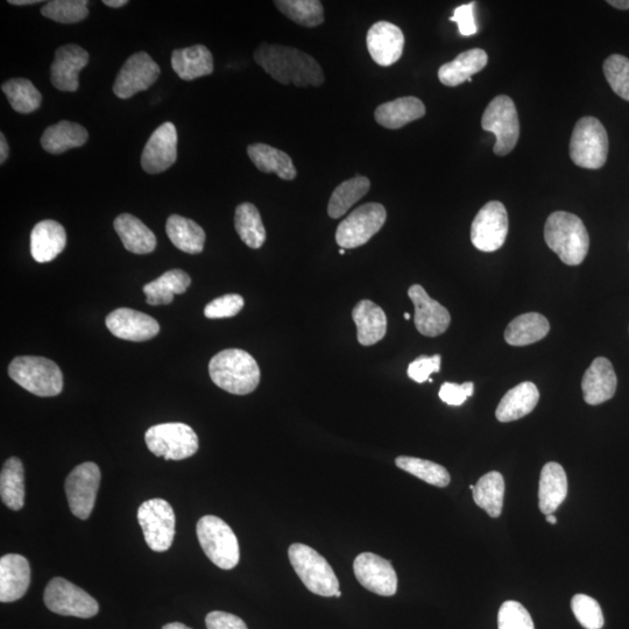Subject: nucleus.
Masks as SVG:
<instances>
[{
	"label": "nucleus",
	"instance_id": "ddd939ff",
	"mask_svg": "<svg viewBox=\"0 0 629 629\" xmlns=\"http://www.w3.org/2000/svg\"><path fill=\"white\" fill-rule=\"evenodd\" d=\"M100 483L101 470L95 463H83L70 472L66 494L70 511L76 518L87 520L93 513Z\"/></svg>",
	"mask_w": 629,
	"mask_h": 629
},
{
	"label": "nucleus",
	"instance_id": "c756f323",
	"mask_svg": "<svg viewBox=\"0 0 629 629\" xmlns=\"http://www.w3.org/2000/svg\"><path fill=\"white\" fill-rule=\"evenodd\" d=\"M540 392L535 384L526 381L512 388L501 399L496 416L500 422H512L525 418L539 404Z\"/></svg>",
	"mask_w": 629,
	"mask_h": 629
},
{
	"label": "nucleus",
	"instance_id": "69168bd1",
	"mask_svg": "<svg viewBox=\"0 0 629 629\" xmlns=\"http://www.w3.org/2000/svg\"><path fill=\"white\" fill-rule=\"evenodd\" d=\"M470 490H471V491L475 490V486L470 485Z\"/></svg>",
	"mask_w": 629,
	"mask_h": 629
},
{
	"label": "nucleus",
	"instance_id": "1a4fd4ad",
	"mask_svg": "<svg viewBox=\"0 0 629 629\" xmlns=\"http://www.w3.org/2000/svg\"><path fill=\"white\" fill-rule=\"evenodd\" d=\"M483 130L497 137L493 151L499 157H505L517 146L520 137V122L517 106L512 98L500 95L487 105L482 118Z\"/></svg>",
	"mask_w": 629,
	"mask_h": 629
},
{
	"label": "nucleus",
	"instance_id": "09e8293b",
	"mask_svg": "<svg viewBox=\"0 0 629 629\" xmlns=\"http://www.w3.org/2000/svg\"><path fill=\"white\" fill-rule=\"evenodd\" d=\"M244 308V299L238 294H228L215 299L204 308V315L210 320L236 316Z\"/></svg>",
	"mask_w": 629,
	"mask_h": 629
},
{
	"label": "nucleus",
	"instance_id": "f704fd0d",
	"mask_svg": "<svg viewBox=\"0 0 629 629\" xmlns=\"http://www.w3.org/2000/svg\"><path fill=\"white\" fill-rule=\"evenodd\" d=\"M166 232L171 242L183 252L199 254L204 249L206 232L192 219L172 215L167 219Z\"/></svg>",
	"mask_w": 629,
	"mask_h": 629
},
{
	"label": "nucleus",
	"instance_id": "f3484780",
	"mask_svg": "<svg viewBox=\"0 0 629 629\" xmlns=\"http://www.w3.org/2000/svg\"><path fill=\"white\" fill-rule=\"evenodd\" d=\"M178 159V132L165 123L152 133L141 155V167L148 174H159L171 168Z\"/></svg>",
	"mask_w": 629,
	"mask_h": 629
},
{
	"label": "nucleus",
	"instance_id": "20e7f679",
	"mask_svg": "<svg viewBox=\"0 0 629 629\" xmlns=\"http://www.w3.org/2000/svg\"><path fill=\"white\" fill-rule=\"evenodd\" d=\"M9 376L24 390L41 398H51L63 390V374L53 360L42 357H17L9 366Z\"/></svg>",
	"mask_w": 629,
	"mask_h": 629
},
{
	"label": "nucleus",
	"instance_id": "412c9836",
	"mask_svg": "<svg viewBox=\"0 0 629 629\" xmlns=\"http://www.w3.org/2000/svg\"><path fill=\"white\" fill-rule=\"evenodd\" d=\"M89 63V53L77 45L62 46L55 52L51 67L53 86L66 93H74L80 87L79 75Z\"/></svg>",
	"mask_w": 629,
	"mask_h": 629
},
{
	"label": "nucleus",
	"instance_id": "5fc2aeb1",
	"mask_svg": "<svg viewBox=\"0 0 629 629\" xmlns=\"http://www.w3.org/2000/svg\"><path fill=\"white\" fill-rule=\"evenodd\" d=\"M9 154V144H7L4 133H0V164H4L7 158H9Z\"/></svg>",
	"mask_w": 629,
	"mask_h": 629
},
{
	"label": "nucleus",
	"instance_id": "a878e982",
	"mask_svg": "<svg viewBox=\"0 0 629 629\" xmlns=\"http://www.w3.org/2000/svg\"><path fill=\"white\" fill-rule=\"evenodd\" d=\"M568 496V478L562 465L554 462L543 466L539 487V506L544 515L554 514Z\"/></svg>",
	"mask_w": 629,
	"mask_h": 629
},
{
	"label": "nucleus",
	"instance_id": "a18cd8bd",
	"mask_svg": "<svg viewBox=\"0 0 629 629\" xmlns=\"http://www.w3.org/2000/svg\"><path fill=\"white\" fill-rule=\"evenodd\" d=\"M604 74L614 93L629 102V59L611 55L604 62Z\"/></svg>",
	"mask_w": 629,
	"mask_h": 629
},
{
	"label": "nucleus",
	"instance_id": "7ed1b4c3",
	"mask_svg": "<svg viewBox=\"0 0 629 629\" xmlns=\"http://www.w3.org/2000/svg\"><path fill=\"white\" fill-rule=\"evenodd\" d=\"M209 374L215 385L236 395L250 394L260 383L257 360L249 352L239 349L217 353L210 360Z\"/></svg>",
	"mask_w": 629,
	"mask_h": 629
},
{
	"label": "nucleus",
	"instance_id": "4c0bfd02",
	"mask_svg": "<svg viewBox=\"0 0 629 629\" xmlns=\"http://www.w3.org/2000/svg\"><path fill=\"white\" fill-rule=\"evenodd\" d=\"M504 496L505 480L497 471L489 472L480 478L473 490V500L491 518H498L503 512Z\"/></svg>",
	"mask_w": 629,
	"mask_h": 629
},
{
	"label": "nucleus",
	"instance_id": "f8f14e48",
	"mask_svg": "<svg viewBox=\"0 0 629 629\" xmlns=\"http://www.w3.org/2000/svg\"><path fill=\"white\" fill-rule=\"evenodd\" d=\"M138 521L147 546L157 553L172 547L175 536L173 507L164 499L145 501L138 510Z\"/></svg>",
	"mask_w": 629,
	"mask_h": 629
},
{
	"label": "nucleus",
	"instance_id": "cd10ccee",
	"mask_svg": "<svg viewBox=\"0 0 629 629\" xmlns=\"http://www.w3.org/2000/svg\"><path fill=\"white\" fill-rule=\"evenodd\" d=\"M357 325L358 342L364 346L377 344L386 336L387 317L383 309L370 300L360 301L352 312Z\"/></svg>",
	"mask_w": 629,
	"mask_h": 629
},
{
	"label": "nucleus",
	"instance_id": "c9c22d12",
	"mask_svg": "<svg viewBox=\"0 0 629 629\" xmlns=\"http://www.w3.org/2000/svg\"><path fill=\"white\" fill-rule=\"evenodd\" d=\"M550 324L546 317L537 313L521 315L513 320L505 331V339L513 346H526L540 342L549 334Z\"/></svg>",
	"mask_w": 629,
	"mask_h": 629
},
{
	"label": "nucleus",
	"instance_id": "f257e3e1",
	"mask_svg": "<svg viewBox=\"0 0 629 629\" xmlns=\"http://www.w3.org/2000/svg\"><path fill=\"white\" fill-rule=\"evenodd\" d=\"M254 60L265 72L285 86L321 87L323 69L318 62L298 48L263 44L254 52Z\"/></svg>",
	"mask_w": 629,
	"mask_h": 629
},
{
	"label": "nucleus",
	"instance_id": "6e6d98bb",
	"mask_svg": "<svg viewBox=\"0 0 629 629\" xmlns=\"http://www.w3.org/2000/svg\"><path fill=\"white\" fill-rule=\"evenodd\" d=\"M607 4H610L619 10H629V0H609Z\"/></svg>",
	"mask_w": 629,
	"mask_h": 629
},
{
	"label": "nucleus",
	"instance_id": "7c9ffc66",
	"mask_svg": "<svg viewBox=\"0 0 629 629\" xmlns=\"http://www.w3.org/2000/svg\"><path fill=\"white\" fill-rule=\"evenodd\" d=\"M247 154L260 172L277 174L285 181H292L298 176L292 158L278 148L266 144H253L247 147Z\"/></svg>",
	"mask_w": 629,
	"mask_h": 629
},
{
	"label": "nucleus",
	"instance_id": "0eeeda50",
	"mask_svg": "<svg viewBox=\"0 0 629 629\" xmlns=\"http://www.w3.org/2000/svg\"><path fill=\"white\" fill-rule=\"evenodd\" d=\"M197 537L209 560L223 570L236 568L240 560L239 543L226 522L206 515L197 524Z\"/></svg>",
	"mask_w": 629,
	"mask_h": 629
},
{
	"label": "nucleus",
	"instance_id": "603ef678",
	"mask_svg": "<svg viewBox=\"0 0 629 629\" xmlns=\"http://www.w3.org/2000/svg\"><path fill=\"white\" fill-rule=\"evenodd\" d=\"M475 7L476 3L458 6L454 12V16L450 18V21H455L458 25L459 33L464 35V37H470V35L476 34L478 31Z\"/></svg>",
	"mask_w": 629,
	"mask_h": 629
},
{
	"label": "nucleus",
	"instance_id": "bf43d9fd",
	"mask_svg": "<svg viewBox=\"0 0 629 629\" xmlns=\"http://www.w3.org/2000/svg\"><path fill=\"white\" fill-rule=\"evenodd\" d=\"M162 629H193V628H190L181 623H172V624L165 625L164 627H162Z\"/></svg>",
	"mask_w": 629,
	"mask_h": 629
},
{
	"label": "nucleus",
	"instance_id": "c85d7f7f",
	"mask_svg": "<svg viewBox=\"0 0 629 629\" xmlns=\"http://www.w3.org/2000/svg\"><path fill=\"white\" fill-rule=\"evenodd\" d=\"M172 67L181 80L194 81L214 73V58L203 45L176 49L172 54Z\"/></svg>",
	"mask_w": 629,
	"mask_h": 629
},
{
	"label": "nucleus",
	"instance_id": "2eb2a0df",
	"mask_svg": "<svg viewBox=\"0 0 629 629\" xmlns=\"http://www.w3.org/2000/svg\"><path fill=\"white\" fill-rule=\"evenodd\" d=\"M160 73L158 63L146 52L133 54L120 69L113 84V93L120 100H129L141 91L150 89L159 79Z\"/></svg>",
	"mask_w": 629,
	"mask_h": 629
},
{
	"label": "nucleus",
	"instance_id": "58836bf2",
	"mask_svg": "<svg viewBox=\"0 0 629 629\" xmlns=\"http://www.w3.org/2000/svg\"><path fill=\"white\" fill-rule=\"evenodd\" d=\"M371 182L366 176L356 175L355 178L341 183L332 193L328 206L331 218H341L353 204L362 200L370 192Z\"/></svg>",
	"mask_w": 629,
	"mask_h": 629
},
{
	"label": "nucleus",
	"instance_id": "4d7b16f0",
	"mask_svg": "<svg viewBox=\"0 0 629 629\" xmlns=\"http://www.w3.org/2000/svg\"><path fill=\"white\" fill-rule=\"evenodd\" d=\"M104 5L113 7V9H118V7H123L127 3V0H104Z\"/></svg>",
	"mask_w": 629,
	"mask_h": 629
},
{
	"label": "nucleus",
	"instance_id": "9b49d317",
	"mask_svg": "<svg viewBox=\"0 0 629 629\" xmlns=\"http://www.w3.org/2000/svg\"><path fill=\"white\" fill-rule=\"evenodd\" d=\"M44 600L49 611L65 617L89 619L100 611V605L89 593L61 577L48 583Z\"/></svg>",
	"mask_w": 629,
	"mask_h": 629
},
{
	"label": "nucleus",
	"instance_id": "79ce46f5",
	"mask_svg": "<svg viewBox=\"0 0 629 629\" xmlns=\"http://www.w3.org/2000/svg\"><path fill=\"white\" fill-rule=\"evenodd\" d=\"M3 93L14 111L32 113L40 108L42 96L34 84L27 79H12L2 86Z\"/></svg>",
	"mask_w": 629,
	"mask_h": 629
},
{
	"label": "nucleus",
	"instance_id": "72a5a7b5",
	"mask_svg": "<svg viewBox=\"0 0 629 629\" xmlns=\"http://www.w3.org/2000/svg\"><path fill=\"white\" fill-rule=\"evenodd\" d=\"M192 279L182 270H172L161 275L157 280L144 286L146 301L151 306L169 305L174 295L186 293Z\"/></svg>",
	"mask_w": 629,
	"mask_h": 629
},
{
	"label": "nucleus",
	"instance_id": "052dcab7",
	"mask_svg": "<svg viewBox=\"0 0 629 629\" xmlns=\"http://www.w3.org/2000/svg\"><path fill=\"white\" fill-rule=\"evenodd\" d=\"M547 522L550 525H556L557 524V519H556L555 515L554 514L547 515Z\"/></svg>",
	"mask_w": 629,
	"mask_h": 629
},
{
	"label": "nucleus",
	"instance_id": "473e14b6",
	"mask_svg": "<svg viewBox=\"0 0 629 629\" xmlns=\"http://www.w3.org/2000/svg\"><path fill=\"white\" fill-rule=\"evenodd\" d=\"M88 138V131L82 125L62 120L46 129L41 137V146L48 153L62 154L72 148L82 147Z\"/></svg>",
	"mask_w": 629,
	"mask_h": 629
},
{
	"label": "nucleus",
	"instance_id": "864d4df0",
	"mask_svg": "<svg viewBox=\"0 0 629 629\" xmlns=\"http://www.w3.org/2000/svg\"><path fill=\"white\" fill-rule=\"evenodd\" d=\"M208 629H249L243 619L235 614L215 611L208 614L206 618Z\"/></svg>",
	"mask_w": 629,
	"mask_h": 629
},
{
	"label": "nucleus",
	"instance_id": "4468645a",
	"mask_svg": "<svg viewBox=\"0 0 629 629\" xmlns=\"http://www.w3.org/2000/svg\"><path fill=\"white\" fill-rule=\"evenodd\" d=\"M508 214L503 203L491 201L473 219L471 242L479 251L494 252L506 242Z\"/></svg>",
	"mask_w": 629,
	"mask_h": 629
},
{
	"label": "nucleus",
	"instance_id": "de8ad7c7",
	"mask_svg": "<svg viewBox=\"0 0 629 629\" xmlns=\"http://www.w3.org/2000/svg\"><path fill=\"white\" fill-rule=\"evenodd\" d=\"M499 629H535L533 619L524 605L518 602H506L501 605L498 614Z\"/></svg>",
	"mask_w": 629,
	"mask_h": 629
},
{
	"label": "nucleus",
	"instance_id": "680f3d73",
	"mask_svg": "<svg viewBox=\"0 0 629 629\" xmlns=\"http://www.w3.org/2000/svg\"><path fill=\"white\" fill-rule=\"evenodd\" d=\"M335 597H337V598H341V597H342V592H341V591H338V592L336 593Z\"/></svg>",
	"mask_w": 629,
	"mask_h": 629
},
{
	"label": "nucleus",
	"instance_id": "a19ab883",
	"mask_svg": "<svg viewBox=\"0 0 629 629\" xmlns=\"http://www.w3.org/2000/svg\"><path fill=\"white\" fill-rule=\"evenodd\" d=\"M274 5L300 26L313 28L324 23L323 4L318 0H278Z\"/></svg>",
	"mask_w": 629,
	"mask_h": 629
},
{
	"label": "nucleus",
	"instance_id": "8fccbe9b",
	"mask_svg": "<svg viewBox=\"0 0 629 629\" xmlns=\"http://www.w3.org/2000/svg\"><path fill=\"white\" fill-rule=\"evenodd\" d=\"M441 362L442 357L440 355L416 358L414 362L408 366V377L416 381V383H426V381L430 379L431 374L440 372Z\"/></svg>",
	"mask_w": 629,
	"mask_h": 629
},
{
	"label": "nucleus",
	"instance_id": "13d9d810",
	"mask_svg": "<svg viewBox=\"0 0 629 629\" xmlns=\"http://www.w3.org/2000/svg\"><path fill=\"white\" fill-rule=\"evenodd\" d=\"M9 3L16 6L34 5L41 3L40 0H9Z\"/></svg>",
	"mask_w": 629,
	"mask_h": 629
},
{
	"label": "nucleus",
	"instance_id": "4be33fe9",
	"mask_svg": "<svg viewBox=\"0 0 629 629\" xmlns=\"http://www.w3.org/2000/svg\"><path fill=\"white\" fill-rule=\"evenodd\" d=\"M617 376L609 359L599 357L586 370L582 390L586 404L597 406L614 397L617 391Z\"/></svg>",
	"mask_w": 629,
	"mask_h": 629
},
{
	"label": "nucleus",
	"instance_id": "6e6552de",
	"mask_svg": "<svg viewBox=\"0 0 629 629\" xmlns=\"http://www.w3.org/2000/svg\"><path fill=\"white\" fill-rule=\"evenodd\" d=\"M145 441L152 454L166 461H182L199 450V437L194 429L180 422L151 427L146 431Z\"/></svg>",
	"mask_w": 629,
	"mask_h": 629
},
{
	"label": "nucleus",
	"instance_id": "9d476101",
	"mask_svg": "<svg viewBox=\"0 0 629 629\" xmlns=\"http://www.w3.org/2000/svg\"><path fill=\"white\" fill-rule=\"evenodd\" d=\"M387 212L383 204L366 203L338 225L336 242L342 249H357L370 242L383 228Z\"/></svg>",
	"mask_w": 629,
	"mask_h": 629
},
{
	"label": "nucleus",
	"instance_id": "f03ea898",
	"mask_svg": "<svg viewBox=\"0 0 629 629\" xmlns=\"http://www.w3.org/2000/svg\"><path fill=\"white\" fill-rule=\"evenodd\" d=\"M544 239L564 264L581 265L589 252L590 238L582 219L570 212L556 211L544 226Z\"/></svg>",
	"mask_w": 629,
	"mask_h": 629
},
{
	"label": "nucleus",
	"instance_id": "5701e85b",
	"mask_svg": "<svg viewBox=\"0 0 629 629\" xmlns=\"http://www.w3.org/2000/svg\"><path fill=\"white\" fill-rule=\"evenodd\" d=\"M31 584L30 563L24 556L9 554L0 560V602L13 603L25 596Z\"/></svg>",
	"mask_w": 629,
	"mask_h": 629
},
{
	"label": "nucleus",
	"instance_id": "0e129e2a",
	"mask_svg": "<svg viewBox=\"0 0 629 629\" xmlns=\"http://www.w3.org/2000/svg\"><path fill=\"white\" fill-rule=\"evenodd\" d=\"M339 254H345V250L344 249L339 250Z\"/></svg>",
	"mask_w": 629,
	"mask_h": 629
},
{
	"label": "nucleus",
	"instance_id": "3c124183",
	"mask_svg": "<svg viewBox=\"0 0 629 629\" xmlns=\"http://www.w3.org/2000/svg\"><path fill=\"white\" fill-rule=\"evenodd\" d=\"M473 391H475V385L471 381L463 385L445 383L441 386L438 395L445 404L457 407L462 406L466 399L472 397Z\"/></svg>",
	"mask_w": 629,
	"mask_h": 629
},
{
	"label": "nucleus",
	"instance_id": "e433bc0d",
	"mask_svg": "<svg viewBox=\"0 0 629 629\" xmlns=\"http://www.w3.org/2000/svg\"><path fill=\"white\" fill-rule=\"evenodd\" d=\"M0 496L12 511H20L25 505L24 465L17 457L7 459L0 475Z\"/></svg>",
	"mask_w": 629,
	"mask_h": 629
},
{
	"label": "nucleus",
	"instance_id": "a211bd4d",
	"mask_svg": "<svg viewBox=\"0 0 629 629\" xmlns=\"http://www.w3.org/2000/svg\"><path fill=\"white\" fill-rule=\"evenodd\" d=\"M371 58L381 67H390L398 62L404 53L405 35L401 28L388 21L374 24L366 38Z\"/></svg>",
	"mask_w": 629,
	"mask_h": 629
},
{
	"label": "nucleus",
	"instance_id": "b1692460",
	"mask_svg": "<svg viewBox=\"0 0 629 629\" xmlns=\"http://www.w3.org/2000/svg\"><path fill=\"white\" fill-rule=\"evenodd\" d=\"M67 233L63 226L52 219L34 226L31 233V254L37 263L53 261L65 250Z\"/></svg>",
	"mask_w": 629,
	"mask_h": 629
},
{
	"label": "nucleus",
	"instance_id": "39448f33",
	"mask_svg": "<svg viewBox=\"0 0 629 629\" xmlns=\"http://www.w3.org/2000/svg\"><path fill=\"white\" fill-rule=\"evenodd\" d=\"M289 561L306 588L321 597H334L339 582L331 565L313 548L294 543L288 549Z\"/></svg>",
	"mask_w": 629,
	"mask_h": 629
},
{
	"label": "nucleus",
	"instance_id": "37998d69",
	"mask_svg": "<svg viewBox=\"0 0 629 629\" xmlns=\"http://www.w3.org/2000/svg\"><path fill=\"white\" fill-rule=\"evenodd\" d=\"M398 468L418 477L430 485L447 487L450 483V475L442 465L426 461V459L401 456L395 459Z\"/></svg>",
	"mask_w": 629,
	"mask_h": 629
},
{
	"label": "nucleus",
	"instance_id": "393cba45",
	"mask_svg": "<svg viewBox=\"0 0 629 629\" xmlns=\"http://www.w3.org/2000/svg\"><path fill=\"white\" fill-rule=\"evenodd\" d=\"M426 106L419 98L409 96L378 106L374 112L376 122L388 130H399L426 115Z\"/></svg>",
	"mask_w": 629,
	"mask_h": 629
},
{
	"label": "nucleus",
	"instance_id": "bb28decb",
	"mask_svg": "<svg viewBox=\"0 0 629 629\" xmlns=\"http://www.w3.org/2000/svg\"><path fill=\"white\" fill-rule=\"evenodd\" d=\"M489 62L483 49L475 48L459 54L455 60L445 63L438 70V79L447 87H458L472 76L482 72Z\"/></svg>",
	"mask_w": 629,
	"mask_h": 629
},
{
	"label": "nucleus",
	"instance_id": "aec40b11",
	"mask_svg": "<svg viewBox=\"0 0 629 629\" xmlns=\"http://www.w3.org/2000/svg\"><path fill=\"white\" fill-rule=\"evenodd\" d=\"M408 296L414 303L415 327L420 334L437 337L448 330L451 317L447 308L431 299L422 286L414 285L409 288Z\"/></svg>",
	"mask_w": 629,
	"mask_h": 629
},
{
	"label": "nucleus",
	"instance_id": "6ab92c4d",
	"mask_svg": "<svg viewBox=\"0 0 629 629\" xmlns=\"http://www.w3.org/2000/svg\"><path fill=\"white\" fill-rule=\"evenodd\" d=\"M105 322L113 336L130 342L150 341L160 331L157 320L130 308L113 310Z\"/></svg>",
	"mask_w": 629,
	"mask_h": 629
},
{
	"label": "nucleus",
	"instance_id": "423d86ee",
	"mask_svg": "<svg viewBox=\"0 0 629 629\" xmlns=\"http://www.w3.org/2000/svg\"><path fill=\"white\" fill-rule=\"evenodd\" d=\"M609 137L595 117L579 119L570 140V158L578 167L599 169L606 164Z\"/></svg>",
	"mask_w": 629,
	"mask_h": 629
},
{
	"label": "nucleus",
	"instance_id": "c03bdc74",
	"mask_svg": "<svg viewBox=\"0 0 629 629\" xmlns=\"http://www.w3.org/2000/svg\"><path fill=\"white\" fill-rule=\"evenodd\" d=\"M42 16L60 24H76L89 16L87 0H53L41 9Z\"/></svg>",
	"mask_w": 629,
	"mask_h": 629
},
{
	"label": "nucleus",
	"instance_id": "49530a36",
	"mask_svg": "<svg viewBox=\"0 0 629 629\" xmlns=\"http://www.w3.org/2000/svg\"><path fill=\"white\" fill-rule=\"evenodd\" d=\"M571 609L579 624L584 628L602 629L604 627V614L596 599L586 595H576L571 600Z\"/></svg>",
	"mask_w": 629,
	"mask_h": 629
},
{
	"label": "nucleus",
	"instance_id": "2f4dec72",
	"mask_svg": "<svg viewBox=\"0 0 629 629\" xmlns=\"http://www.w3.org/2000/svg\"><path fill=\"white\" fill-rule=\"evenodd\" d=\"M115 230L127 251L148 254L157 247V237L140 221L130 214H122L115 219Z\"/></svg>",
	"mask_w": 629,
	"mask_h": 629
},
{
	"label": "nucleus",
	"instance_id": "ea45409f",
	"mask_svg": "<svg viewBox=\"0 0 629 629\" xmlns=\"http://www.w3.org/2000/svg\"><path fill=\"white\" fill-rule=\"evenodd\" d=\"M236 231L250 249L258 250L266 242V229L260 212L252 203H243L236 209Z\"/></svg>",
	"mask_w": 629,
	"mask_h": 629
},
{
	"label": "nucleus",
	"instance_id": "e2e57ef3",
	"mask_svg": "<svg viewBox=\"0 0 629 629\" xmlns=\"http://www.w3.org/2000/svg\"><path fill=\"white\" fill-rule=\"evenodd\" d=\"M404 316H405L406 320H411V315H409L408 313H405Z\"/></svg>",
	"mask_w": 629,
	"mask_h": 629
},
{
	"label": "nucleus",
	"instance_id": "dca6fc26",
	"mask_svg": "<svg viewBox=\"0 0 629 629\" xmlns=\"http://www.w3.org/2000/svg\"><path fill=\"white\" fill-rule=\"evenodd\" d=\"M357 581L376 595L392 597L398 591V576L390 561L372 553H363L353 562Z\"/></svg>",
	"mask_w": 629,
	"mask_h": 629
}]
</instances>
